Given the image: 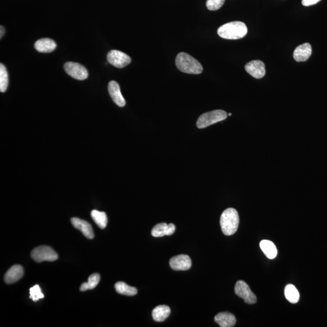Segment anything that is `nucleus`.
Wrapping results in <instances>:
<instances>
[{"label": "nucleus", "instance_id": "f257e3e1", "mask_svg": "<svg viewBox=\"0 0 327 327\" xmlns=\"http://www.w3.org/2000/svg\"><path fill=\"white\" fill-rule=\"evenodd\" d=\"M248 32L247 27L241 21L228 22L219 27V36L226 40H239L245 37Z\"/></svg>", "mask_w": 327, "mask_h": 327}, {"label": "nucleus", "instance_id": "f03ea898", "mask_svg": "<svg viewBox=\"0 0 327 327\" xmlns=\"http://www.w3.org/2000/svg\"><path fill=\"white\" fill-rule=\"evenodd\" d=\"M176 65L181 72L188 74L198 75L203 71V67L200 62L184 52L178 54L176 58Z\"/></svg>", "mask_w": 327, "mask_h": 327}, {"label": "nucleus", "instance_id": "7ed1b4c3", "mask_svg": "<svg viewBox=\"0 0 327 327\" xmlns=\"http://www.w3.org/2000/svg\"><path fill=\"white\" fill-rule=\"evenodd\" d=\"M240 224L237 210L233 208H228L224 211L220 218V225L223 233L226 236L233 235L238 230Z\"/></svg>", "mask_w": 327, "mask_h": 327}, {"label": "nucleus", "instance_id": "20e7f679", "mask_svg": "<svg viewBox=\"0 0 327 327\" xmlns=\"http://www.w3.org/2000/svg\"><path fill=\"white\" fill-rule=\"evenodd\" d=\"M227 112L223 110H213L205 113L199 117L196 125L199 129H204L211 125L222 122L227 118Z\"/></svg>", "mask_w": 327, "mask_h": 327}, {"label": "nucleus", "instance_id": "39448f33", "mask_svg": "<svg viewBox=\"0 0 327 327\" xmlns=\"http://www.w3.org/2000/svg\"><path fill=\"white\" fill-rule=\"evenodd\" d=\"M31 258L37 263L43 261L53 262L59 258L57 253L49 246H40L32 251Z\"/></svg>", "mask_w": 327, "mask_h": 327}, {"label": "nucleus", "instance_id": "423d86ee", "mask_svg": "<svg viewBox=\"0 0 327 327\" xmlns=\"http://www.w3.org/2000/svg\"><path fill=\"white\" fill-rule=\"evenodd\" d=\"M235 292L238 296L245 300L248 304H256L257 298L255 294L250 290L248 284L243 281H239L235 286Z\"/></svg>", "mask_w": 327, "mask_h": 327}, {"label": "nucleus", "instance_id": "0eeeda50", "mask_svg": "<svg viewBox=\"0 0 327 327\" xmlns=\"http://www.w3.org/2000/svg\"><path fill=\"white\" fill-rule=\"evenodd\" d=\"M65 72L69 76L77 80H85L87 79L89 74L85 67L77 62H67L64 64Z\"/></svg>", "mask_w": 327, "mask_h": 327}, {"label": "nucleus", "instance_id": "6e6552de", "mask_svg": "<svg viewBox=\"0 0 327 327\" xmlns=\"http://www.w3.org/2000/svg\"><path fill=\"white\" fill-rule=\"evenodd\" d=\"M107 60L110 64L120 69L127 66L131 62L129 55L117 50H110L107 54Z\"/></svg>", "mask_w": 327, "mask_h": 327}, {"label": "nucleus", "instance_id": "1a4fd4ad", "mask_svg": "<svg viewBox=\"0 0 327 327\" xmlns=\"http://www.w3.org/2000/svg\"><path fill=\"white\" fill-rule=\"evenodd\" d=\"M245 69L248 74L256 79H261L266 75L265 64L260 60H253L249 62L245 65Z\"/></svg>", "mask_w": 327, "mask_h": 327}, {"label": "nucleus", "instance_id": "9d476101", "mask_svg": "<svg viewBox=\"0 0 327 327\" xmlns=\"http://www.w3.org/2000/svg\"><path fill=\"white\" fill-rule=\"evenodd\" d=\"M169 264L171 268L177 271L188 270L192 266L191 259L189 256L185 255L174 256L171 258Z\"/></svg>", "mask_w": 327, "mask_h": 327}, {"label": "nucleus", "instance_id": "9b49d317", "mask_svg": "<svg viewBox=\"0 0 327 327\" xmlns=\"http://www.w3.org/2000/svg\"><path fill=\"white\" fill-rule=\"evenodd\" d=\"M108 91L110 97L118 106L123 107L125 106V101L121 92L119 84L115 81L109 82L108 85Z\"/></svg>", "mask_w": 327, "mask_h": 327}, {"label": "nucleus", "instance_id": "f8f14e48", "mask_svg": "<svg viewBox=\"0 0 327 327\" xmlns=\"http://www.w3.org/2000/svg\"><path fill=\"white\" fill-rule=\"evenodd\" d=\"M71 223L74 227L81 231L83 235L87 238L92 240L94 238V231H93L92 226L87 221L78 218H72Z\"/></svg>", "mask_w": 327, "mask_h": 327}, {"label": "nucleus", "instance_id": "ddd939ff", "mask_svg": "<svg viewBox=\"0 0 327 327\" xmlns=\"http://www.w3.org/2000/svg\"><path fill=\"white\" fill-rule=\"evenodd\" d=\"M311 53L310 44L306 42L296 47L293 52V58L297 62L306 61L310 57Z\"/></svg>", "mask_w": 327, "mask_h": 327}, {"label": "nucleus", "instance_id": "4468645a", "mask_svg": "<svg viewBox=\"0 0 327 327\" xmlns=\"http://www.w3.org/2000/svg\"><path fill=\"white\" fill-rule=\"evenodd\" d=\"M23 268L20 265H15L9 268L4 276V281L7 284H14L23 276Z\"/></svg>", "mask_w": 327, "mask_h": 327}, {"label": "nucleus", "instance_id": "2eb2a0df", "mask_svg": "<svg viewBox=\"0 0 327 327\" xmlns=\"http://www.w3.org/2000/svg\"><path fill=\"white\" fill-rule=\"evenodd\" d=\"M215 321L221 327H232L236 324V319L233 314L222 312L216 314Z\"/></svg>", "mask_w": 327, "mask_h": 327}, {"label": "nucleus", "instance_id": "dca6fc26", "mask_svg": "<svg viewBox=\"0 0 327 327\" xmlns=\"http://www.w3.org/2000/svg\"><path fill=\"white\" fill-rule=\"evenodd\" d=\"M34 47L38 52L50 53L56 49L57 44L52 39H42L35 42Z\"/></svg>", "mask_w": 327, "mask_h": 327}, {"label": "nucleus", "instance_id": "f3484780", "mask_svg": "<svg viewBox=\"0 0 327 327\" xmlns=\"http://www.w3.org/2000/svg\"><path fill=\"white\" fill-rule=\"evenodd\" d=\"M260 247L266 257L270 259V260H273V259L275 258L276 256H277V248H276V246L274 245V243L270 241H261Z\"/></svg>", "mask_w": 327, "mask_h": 327}, {"label": "nucleus", "instance_id": "a211bd4d", "mask_svg": "<svg viewBox=\"0 0 327 327\" xmlns=\"http://www.w3.org/2000/svg\"><path fill=\"white\" fill-rule=\"evenodd\" d=\"M170 308L167 306H158L153 309L152 317L156 322H163L169 316Z\"/></svg>", "mask_w": 327, "mask_h": 327}, {"label": "nucleus", "instance_id": "6ab92c4d", "mask_svg": "<svg viewBox=\"0 0 327 327\" xmlns=\"http://www.w3.org/2000/svg\"><path fill=\"white\" fill-rule=\"evenodd\" d=\"M115 288L117 292L126 296H135L138 293L137 289L127 285L123 282H118L116 283Z\"/></svg>", "mask_w": 327, "mask_h": 327}, {"label": "nucleus", "instance_id": "aec40b11", "mask_svg": "<svg viewBox=\"0 0 327 327\" xmlns=\"http://www.w3.org/2000/svg\"><path fill=\"white\" fill-rule=\"evenodd\" d=\"M284 293H285L286 299L291 303L296 304L299 300L300 295H299L298 289L295 287V286L292 285V284H288L286 286Z\"/></svg>", "mask_w": 327, "mask_h": 327}, {"label": "nucleus", "instance_id": "412c9836", "mask_svg": "<svg viewBox=\"0 0 327 327\" xmlns=\"http://www.w3.org/2000/svg\"><path fill=\"white\" fill-rule=\"evenodd\" d=\"M91 216L93 220L100 228L104 229L107 225V217L105 212H100L96 210H92Z\"/></svg>", "mask_w": 327, "mask_h": 327}, {"label": "nucleus", "instance_id": "4be33fe9", "mask_svg": "<svg viewBox=\"0 0 327 327\" xmlns=\"http://www.w3.org/2000/svg\"><path fill=\"white\" fill-rule=\"evenodd\" d=\"M100 280V276L99 274L95 273L89 276L88 279L87 283H84L82 284L80 290L85 291L87 290H92L97 286Z\"/></svg>", "mask_w": 327, "mask_h": 327}, {"label": "nucleus", "instance_id": "5701e85b", "mask_svg": "<svg viewBox=\"0 0 327 327\" xmlns=\"http://www.w3.org/2000/svg\"><path fill=\"white\" fill-rule=\"evenodd\" d=\"M9 79L6 67L2 64H0V91L5 92L8 87Z\"/></svg>", "mask_w": 327, "mask_h": 327}, {"label": "nucleus", "instance_id": "b1692460", "mask_svg": "<svg viewBox=\"0 0 327 327\" xmlns=\"http://www.w3.org/2000/svg\"><path fill=\"white\" fill-rule=\"evenodd\" d=\"M168 225L166 223H160L152 228V235L153 237H163L167 235Z\"/></svg>", "mask_w": 327, "mask_h": 327}, {"label": "nucleus", "instance_id": "393cba45", "mask_svg": "<svg viewBox=\"0 0 327 327\" xmlns=\"http://www.w3.org/2000/svg\"><path fill=\"white\" fill-rule=\"evenodd\" d=\"M30 295H31L30 298L32 299L34 302H37L44 297L39 285H35L30 289Z\"/></svg>", "mask_w": 327, "mask_h": 327}, {"label": "nucleus", "instance_id": "a878e982", "mask_svg": "<svg viewBox=\"0 0 327 327\" xmlns=\"http://www.w3.org/2000/svg\"><path fill=\"white\" fill-rule=\"evenodd\" d=\"M225 1V0H207L206 6L210 11H217L223 6Z\"/></svg>", "mask_w": 327, "mask_h": 327}, {"label": "nucleus", "instance_id": "bb28decb", "mask_svg": "<svg viewBox=\"0 0 327 327\" xmlns=\"http://www.w3.org/2000/svg\"><path fill=\"white\" fill-rule=\"evenodd\" d=\"M321 0H303L302 4L304 6H310L318 3Z\"/></svg>", "mask_w": 327, "mask_h": 327}, {"label": "nucleus", "instance_id": "cd10ccee", "mask_svg": "<svg viewBox=\"0 0 327 327\" xmlns=\"http://www.w3.org/2000/svg\"><path fill=\"white\" fill-rule=\"evenodd\" d=\"M175 225L173 224H170L168 225L167 230V236H170L173 235L175 231Z\"/></svg>", "mask_w": 327, "mask_h": 327}, {"label": "nucleus", "instance_id": "c85d7f7f", "mask_svg": "<svg viewBox=\"0 0 327 327\" xmlns=\"http://www.w3.org/2000/svg\"><path fill=\"white\" fill-rule=\"evenodd\" d=\"M0 28H1V35H0V37H0V38H1V39H2V37H3L4 35L5 29L4 28V27L2 26H1V27H0Z\"/></svg>", "mask_w": 327, "mask_h": 327}, {"label": "nucleus", "instance_id": "c756f323", "mask_svg": "<svg viewBox=\"0 0 327 327\" xmlns=\"http://www.w3.org/2000/svg\"><path fill=\"white\" fill-rule=\"evenodd\" d=\"M231 114H230H230H228V116H231Z\"/></svg>", "mask_w": 327, "mask_h": 327}]
</instances>
